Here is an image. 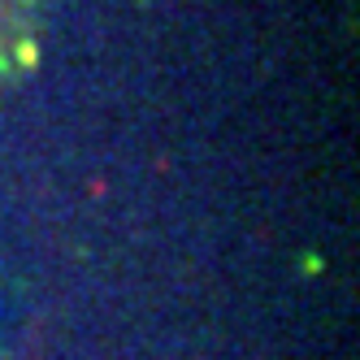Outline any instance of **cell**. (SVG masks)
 <instances>
[{"instance_id": "1", "label": "cell", "mask_w": 360, "mask_h": 360, "mask_svg": "<svg viewBox=\"0 0 360 360\" xmlns=\"http://www.w3.org/2000/svg\"><path fill=\"white\" fill-rule=\"evenodd\" d=\"M44 0H0V91L13 87L35 61Z\"/></svg>"}]
</instances>
